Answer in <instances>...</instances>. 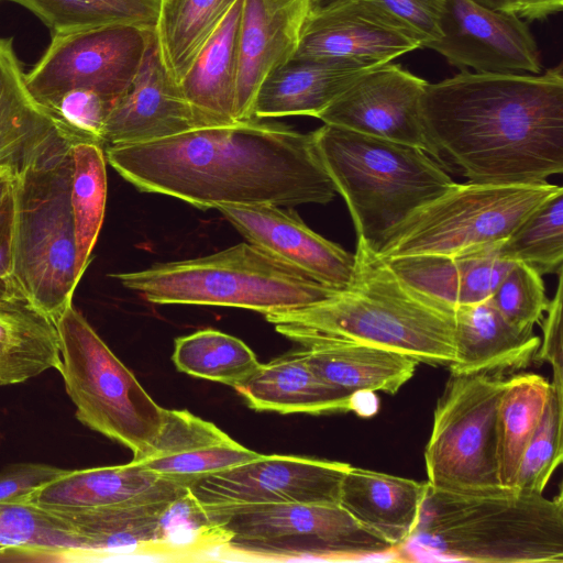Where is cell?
<instances>
[{"instance_id":"40","label":"cell","mask_w":563,"mask_h":563,"mask_svg":"<svg viewBox=\"0 0 563 563\" xmlns=\"http://www.w3.org/2000/svg\"><path fill=\"white\" fill-rule=\"evenodd\" d=\"M500 314L519 329H533L549 306L542 276L515 262L489 298Z\"/></svg>"},{"instance_id":"35","label":"cell","mask_w":563,"mask_h":563,"mask_svg":"<svg viewBox=\"0 0 563 563\" xmlns=\"http://www.w3.org/2000/svg\"><path fill=\"white\" fill-rule=\"evenodd\" d=\"M172 360L181 373L234 389L249 380L261 366L243 341L214 329L177 338Z\"/></svg>"},{"instance_id":"19","label":"cell","mask_w":563,"mask_h":563,"mask_svg":"<svg viewBox=\"0 0 563 563\" xmlns=\"http://www.w3.org/2000/svg\"><path fill=\"white\" fill-rule=\"evenodd\" d=\"M308 13L309 0H243L234 108L238 121L254 119L252 110L261 86L294 58Z\"/></svg>"},{"instance_id":"25","label":"cell","mask_w":563,"mask_h":563,"mask_svg":"<svg viewBox=\"0 0 563 563\" xmlns=\"http://www.w3.org/2000/svg\"><path fill=\"white\" fill-rule=\"evenodd\" d=\"M184 503L135 501L97 508L46 510L62 520L78 542V560L165 542L167 520L173 510Z\"/></svg>"},{"instance_id":"44","label":"cell","mask_w":563,"mask_h":563,"mask_svg":"<svg viewBox=\"0 0 563 563\" xmlns=\"http://www.w3.org/2000/svg\"><path fill=\"white\" fill-rule=\"evenodd\" d=\"M66 470L44 463H16L0 471V504H25L40 487Z\"/></svg>"},{"instance_id":"47","label":"cell","mask_w":563,"mask_h":563,"mask_svg":"<svg viewBox=\"0 0 563 563\" xmlns=\"http://www.w3.org/2000/svg\"><path fill=\"white\" fill-rule=\"evenodd\" d=\"M563 0H516L515 13L523 20H544L560 12Z\"/></svg>"},{"instance_id":"43","label":"cell","mask_w":563,"mask_h":563,"mask_svg":"<svg viewBox=\"0 0 563 563\" xmlns=\"http://www.w3.org/2000/svg\"><path fill=\"white\" fill-rule=\"evenodd\" d=\"M321 2L327 0H309ZM399 19L420 38L422 47L441 36L444 0H371Z\"/></svg>"},{"instance_id":"36","label":"cell","mask_w":563,"mask_h":563,"mask_svg":"<svg viewBox=\"0 0 563 563\" xmlns=\"http://www.w3.org/2000/svg\"><path fill=\"white\" fill-rule=\"evenodd\" d=\"M501 253L541 276L563 269V188L540 203L501 242Z\"/></svg>"},{"instance_id":"22","label":"cell","mask_w":563,"mask_h":563,"mask_svg":"<svg viewBox=\"0 0 563 563\" xmlns=\"http://www.w3.org/2000/svg\"><path fill=\"white\" fill-rule=\"evenodd\" d=\"M188 487L163 478L131 461L128 464L66 470L25 501L43 509H82L135 501L184 503Z\"/></svg>"},{"instance_id":"34","label":"cell","mask_w":563,"mask_h":563,"mask_svg":"<svg viewBox=\"0 0 563 563\" xmlns=\"http://www.w3.org/2000/svg\"><path fill=\"white\" fill-rule=\"evenodd\" d=\"M70 206L77 261L76 277H82L102 227L107 201L106 155L102 145L78 142L70 145Z\"/></svg>"},{"instance_id":"3","label":"cell","mask_w":563,"mask_h":563,"mask_svg":"<svg viewBox=\"0 0 563 563\" xmlns=\"http://www.w3.org/2000/svg\"><path fill=\"white\" fill-rule=\"evenodd\" d=\"M394 561L562 563V495L550 499L517 487L462 493L428 484L417 525Z\"/></svg>"},{"instance_id":"31","label":"cell","mask_w":563,"mask_h":563,"mask_svg":"<svg viewBox=\"0 0 563 563\" xmlns=\"http://www.w3.org/2000/svg\"><path fill=\"white\" fill-rule=\"evenodd\" d=\"M238 0H162L156 26L161 62L176 85Z\"/></svg>"},{"instance_id":"14","label":"cell","mask_w":563,"mask_h":563,"mask_svg":"<svg viewBox=\"0 0 563 563\" xmlns=\"http://www.w3.org/2000/svg\"><path fill=\"white\" fill-rule=\"evenodd\" d=\"M421 47L416 33L371 0L309 1L292 59L372 68Z\"/></svg>"},{"instance_id":"9","label":"cell","mask_w":563,"mask_h":563,"mask_svg":"<svg viewBox=\"0 0 563 563\" xmlns=\"http://www.w3.org/2000/svg\"><path fill=\"white\" fill-rule=\"evenodd\" d=\"M55 323L60 346L57 371L76 407V418L133 455L143 452L161 429L164 408L73 303Z\"/></svg>"},{"instance_id":"41","label":"cell","mask_w":563,"mask_h":563,"mask_svg":"<svg viewBox=\"0 0 563 563\" xmlns=\"http://www.w3.org/2000/svg\"><path fill=\"white\" fill-rule=\"evenodd\" d=\"M113 104V101L95 90L73 89L43 107L70 144L91 142L103 145L102 129Z\"/></svg>"},{"instance_id":"50","label":"cell","mask_w":563,"mask_h":563,"mask_svg":"<svg viewBox=\"0 0 563 563\" xmlns=\"http://www.w3.org/2000/svg\"><path fill=\"white\" fill-rule=\"evenodd\" d=\"M1 1V0H0Z\"/></svg>"},{"instance_id":"48","label":"cell","mask_w":563,"mask_h":563,"mask_svg":"<svg viewBox=\"0 0 563 563\" xmlns=\"http://www.w3.org/2000/svg\"><path fill=\"white\" fill-rule=\"evenodd\" d=\"M14 177L7 173H0V208L11 198Z\"/></svg>"},{"instance_id":"29","label":"cell","mask_w":563,"mask_h":563,"mask_svg":"<svg viewBox=\"0 0 563 563\" xmlns=\"http://www.w3.org/2000/svg\"><path fill=\"white\" fill-rule=\"evenodd\" d=\"M296 352L325 382L353 393L396 394L419 362L391 350L354 342L317 341Z\"/></svg>"},{"instance_id":"21","label":"cell","mask_w":563,"mask_h":563,"mask_svg":"<svg viewBox=\"0 0 563 563\" xmlns=\"http://www.w3.org/2000/svg\"><path fill=\"white\" fill-rule=\"evenodd\" d=\"M235 390L252 409L282 415L353 411L368 417L378 408L373 393H353L325 382L296 351L261 364Z\"/></svg>"},{"instance_id":"49","label":"cell","mask_w":563,"mask_h":563,"mask_svg":"<svg viewBox=\"0 0 563 563\" xmlns=\"http://www.w3.org/2000/svg\"><path fill=\"white\" fill-rule=\"evenodd\" d=\"M483 7H486L492 10L505 11V12H514L516 0H472Z\"/></svg>"},{"instance_id":"15","label":"cell","mask_w":563,"mask_h":563,"mask_svg":"<svg viewBox=\"0 0 563 563\" xmlns=\"http://www.w3.org/2000/svg\"><path fill=\"white\" fill-rule=\"evenodd\" d=\"M441 36L430 48L460 70L529 74L542 70L540 51L526 21L472 0H444Z\"/></svg>"},{"instance_id":"13","label":"cell","mask_w":563,"mask_h":563,"mask_svg":"<svg viewBox=\"0 0 563 563\" xmlns=\"http://www.w3.org/2000/svg\"><path fill=\"white\" fill-rule=\"evenodd\" d=\"M351 466L338 461L260 454L194 482L188 487V504L192 507L340 505L341 486Z\"/></svg>"},{"instance_id":"1","label":"cell","mask_w":563,"mask_h":563,"mask_svg":"<svg viewBox=\"0 0 563 563\" xmlns=\"http://www.w3.org/2000/svg\"><path fill=\"white\" fill-rule=\"evenodd\" d=\"M104 155L140 191L170 196L199 209L325 205L338 194L312 132L258 119L110 145Z\"/></svg>"},{"instance_id":"45","label":"cell","mask_w":563,"mask_h":563,"mask_svg":"<svg viewBox=\"0 0 563 563\" xmlns=\"http://www.w3.org/2000/svg\"><path fill=\"white\" fill-rule=\"evenodd\" d=\"M558 287L554 297L549 301L545 310L547 316L542 318L543 339L540 340L539 349L534 360L547 362L551 365L554 389L563 391V367H562V306H563V275L558 274Z\"/></svg>"},{"instance_id":"42","label":"cell","mask_w":563,"mask_h":563,"mask_svg":"<svg viewBox=\"0 0 563 563\" xmlns=\"http://www.w3.org/2000/svg\"><path fill=\"white\" fill-rule=\"evenodd\" d=\"M501 242L484 244L454 256L460 275L459 306L489 299L515 262L500 250Z\"/></svg>"},{"instance_id":"10","label":"cell","mask_w":563,"mask_h":563,"mask_svg":"<svg viewBox=\"0 0 563 563\" xmlns=\"http://www.w3.org/2000/svg\"><path fill=\"white\" fill-rule=\"evenodd\" d=\"M561 186L455 183L393 229L374 251L386 261L413 254L455 256L500 242Z\"/></svg>"},{"instance_id":"27","label":"cell","mask_w":563,"mask_h":563,"mask_svg":"<svg viewBox=\"0 0 563 563\" xmlns=\"http://www.w3.org/2000/svg\"><path fill=\"white\" fill-rule=\"evenodd\" d=\"M59 365L55 321L9 280L0 282V386L25 382Z\"/></svg>"},{"instance_id":"28","label":"cell","mask_w":563,"mask_h":563,"mask_svg":"<svg viewBox=\"0 0 563 563\" xmlns=\"http://www.w3.org/2000/svg\"><path fill=\"white\" fill-rule=\"evenodd\" d=\"M372 68L291 59L263 82L255 97L252 115L258 120L291 115L317 118L357 77Z\"/></svg>"},{"instance_id":"20","label":"cell","mask_w":563,"mask_h":563,"mask_svg":"<svg viewBox=\"0 0 563 563\" xmlns=\"http://www.w3.org/2000/svg\"><path fill=\"white\" fill-rule=\"evenodd\" d=\"M214 423L188 410L164 409L153 442L132 461L166 479L194 482L257 457Z\"/></svg>"},{"instance_id":"26","label":"cell","mask_w":563,"mask_h":563,"mask_svg":"<svg viewBox=\"0 0 563 563\" xmlns=\"http://www.w3.org/2000/svg\"><path fill=\"white\" fill-rule=\"evenodd\" d=\"M427 482L351 466L344 476L340 506L396 550L412 533Z\"/></svg>"},{"instance_id":"38","label":"cell","mask_w":563,"mask_h":563,"mask_svg":"<svg viewBox=\"0 0 563 563\" xmlns=\"http://www.w3.org/2000/svg\"><path fill=\"white\" fill-rule=\"evenodd\" d=\"M385 263L410 294L454 317L460 294V275L454 256L413 254L389 258Z\"/></svg>"},{"instance_id":"11","label":"cell","mask_w":563,"mask_h":563,"mask_svg":"<svg viewBox=\"0 0 563 563\" xmlns=\"http://www.w3.org/2000/svg\"><path fill=\"white\" fill-rule=\"evenodd\" d=\"M505 375L450 377L439 397L424 449L428 484L475 493L501 488L498 475L497 408Z\"/></svg>"},{"instance_id":"24","label":"cell","mask_w":563,"mask_h":563,"mask_svg":"<svg viewBox=\"0 0 563 563\" xmlns=\"http://www.w3.org/2000/svg\"><path fill=\"white\" fill-rule=\"evenodd\" d=\"M453 319L455 351L450 374L506 376L534 360L541 339L533 329L508 322L490 299L457 306Z\"/></svg>"},{"instance_id":"2","label":"cell","mask_w":563,"mask_h":563,"mask_svg":"<svg viewBox=\"0 0 563 563\" xmlns=\"http://www.w3.org/2000/svg\"><path fill=\"white\" fill-rule=\"evenodd\" d=\"M435 159L470 183H544L563 172V67L543 74L461 70L421 99Z\"/></svg>"},{"instance_id":"37","label":"cell","mask_w":563,"mask_h":563,"mask_svg":"<svg viewBox=\"0 0 563 563\" xmlns=\"http://www.w3.org/2000/svg\"><path fill=\"white\" fill-rule=\"evenodd\" d=\"M76 559L79 545L51 511L29 504H0V552Z\"/></svg>"},{"instance_id":"39","label":"cell","mask_w":563,"mask_h":563,"mask_svg":"<svg viewBox=\"0 0 563 563\" xmlns=\"http://www.w3.org/2000/svg\"><path fill=\"white\" fill-rule=\"evenodd\" d=\"M562 426L563 391L553 388L540 423L522 455L515 487L543 493L563 459Z\"/></svg>"},{"instance_id":"17","label":"cell","mask_w":563,"mask_h":563,"mask_svg":"<svg viewBox=\"0 0 563 563\" xmlns=\"http://www.w3.org/2000/svg\"><path fill=\"white\" fill-rule=\"evenodd\" d=\"M230 123L234 122L205 111L184 97L166 73L155 40L132 82L112 106L101 140L107 146L140 144Z\"/></svg>"},{"instance_id":"30","label":"cell","mask_w":563,"mask_h":563,"mask_svg":"<svg viewBox=\"0 0 563 563\" xmlns=\"http://www.w3.org/2000/svg\"><path fill=\"white\" fill-rule=\"evenodd\" d=\"M243 0H238L178 85L194 106L231 122L238 76V41Z\"/></svg>"},{"instance_id":"16","label":"cell","mask_w":563,"mask_h":563,"mask_svg":"<svg viewBox=\"0 0 563 563\" xmlns=\"http://www.w3.org/2000/svg\"><path fill=\"white\" fill-rule=\"evenodd\" d=\"M427 85L401 65L387 63L357 77L317 119L421 148L433 158L421 118Z\"/></svg>"},{"instance_id":"23","label":"cell","mask_w":563,"mask_h":563,"mask_svg":"<svg viewBox=\"0 0 563 563\" xmlns=\"http://www.w3.org/2000/svg\"><path fill=\"white\" fill-rule=\"evenodd\" d=\"M66 142L53 117L30 92L13 38L0 37V173L15 177Z\"/></svg>"},{"instance_id":"32","label":"cell","mask_w":563,"mask_h":563,"mask_svg":"<svg viewBox=\"0 0 563 563\" xmlns=\"http://www.w3.org/2000/svg\"><path fill=\"white\" fill-rule=\"evenodd\" d=\"M550 380L536 373L506 378L497 408L498 475L503 487L516 486L522 455L551 396Z\"/></svg>"},{"instance_id":"33","label":"cell","mask_w":563,"mask_h":563,"mask_svg":"<svg viewBox=\"0 0 563 563\" xmlns=\"http://www.w3.org/2000/svg\"><path fill=\"white\" fill-rule=\"evenodd\" d=\"M35 14L52 34L129 26L154 30L162 0H5Z\"/></svg>"},{"instance_id":"8","label":"cell","mask_w":563,"mask_h":563,"mask_svg":"<svg viewBox=\"0 0 563 563\" xmlns=\"http://www.w3.org/2000/svg\"><path fill=\"white\" fill-rule=\"evenodd\" d=\"M203 537L228 552L257 560L395 559L396 548L340 505L254 504L192 507Z\"/></svg>"},{"instance_id":"5","label":"cell","mask_w":563,"mask_h":563,"mask_svg":"<svg viewBox=\"0 0 563 563\" xmlns=\"http://www.w3.org/2000/svg\"><path fill=\"white\" fill-rule=\"evenodd\" d=\"M312 133L357 240L373 251L411 213L455 184L421 148L330 124Z\"/></svg>"},{"instance_id":"4","label":"cell","mask_w":563,"mask_h":563,"mask_svg":"<svg viewBox=\"0 0 563 563\" xmlns=\"http://www.w3.org/2000/svg\"><path fill=\"white\" fill-rule=\"evenodd\" d=\"M351 283L321 301L265 314L275 330L299 344L343 341L449 366L454 319L410 294L363 241L357 240Z\"/></svg>"},{"instance_id":"7","label":"cell","mask_w":563,"mask_h":563,"mask_svg":"<svg viewBox=\"0 0 563 563\" xmlns=\"http://www.w3.org/2000/svg\"><path fill=\"white\" fill-rule=\"evenodd\" d=\"M66 142L14 177L9 282L55 322L79 283L70 206L71 155Z\"/></svg>"},{"instance_id":"6","label":"cell","mask_w":563,"mask_h":563,"mask_svg":"<svg viewBox=\"0 0 563 563\" xmlns=\"http://www.w3.org/2000/svg\"><path fill=\"white\" fill-rule=\"evenodd\" d=\"M111 277L152 303L234 307L264 316L305 307L340 290L250 242Z\"/></svg>"},{"instance_id":"46","label":"cell","mask_w":563,"mask_h":563,"mask_svg":"<svg viewBox=\"0 0 563 563\" xmlns=\"http://www.w3.org/2000/svg\"><path fill=\"white\" fill-rule=\"evenodd\" d=\"M13 200L0 208V282L10 279L12 269Z\"/></svg>"},{"instance_id":"18","label":"cell","mask_w":563,"mask_h":563,"mask_svg":"<svg viewBox=\"0 0 563 563\" xmlns=\"http://www.w3.org/2000/svg\"><path fill=\"white\" fill-rule=\"evenodd\" d=\"M224 218L247 240L318 282L344 289L355 255L312 231L296 212L275 205H221Z\"/></svg>"},{"instance_id":"12","label":"cell","mask_w":563,"mask_h":563,"mask_svg":"<svg viewBox=\"0 0 563 563\" xmlns=\"http://www.w3.org/2000/svg\"><path fill=\"white\" fill-rule=\"evenodd\" d=\"M154 41V30L129 26L52 34L42 57L25 74L26 86L42 106L73 89L95 90L115 102Z\"/></svg>"}]
</instances>
